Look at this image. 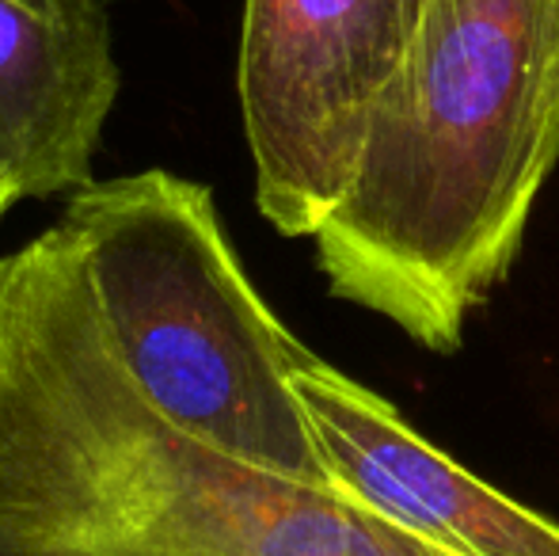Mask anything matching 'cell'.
Listing matches in <instances>:
<instances>
[{
    "label": "cell",
    "mask_w": 559,
    "mask_h": 556,
    "mask_svg": "<svg viewBox=\"0 0 559 556\" xmlns=\"http://www.w3.org/2000/svg\"><path fill=\"white\" fill-rule=\"evenodd\" d=\"M556 164L559 0H427L358 171L312 233L320 275L453 355Z\"/></svg>",
    "instance_id": "1"
},
{
    "label": "cell",
    "mask_w": 559,
    "mask_h": 556,
    "mask_svg": "<svg viewBox=\"0 0 559 556\" xmlns=\"http://www.w3.org/2000/svg\"><path fill=\"white\" fill-rule=\"evenodd\" d=\"M61 225L111 351L164 416L248 465L335 488L294 389L317 355L251 286L210 187L164 168L92 179Z\"/></svg>",
    "instance_id": "2"
},
{
    "label": "cell",
    "mask_w": 559,
    "mask_h": 556,
    "mask_svg": "<svg viewBox=\"0 0 559 556\" xmlns=\"http://www.w3.org/2000/svg\"><path fill=\"white\" fill-rule=\"evenodd\" d=\"M412 31L407 0H243V134L282 237H312L350 187Z\"/></svg>",
    "instance_id": "3"
},
{
    "label": "cell",
    "mask_w": 559,
    "mask_h": 556,
    "mask_svg": "<svg viewBox=\"0 0 559 556\" xmlns=\"http://www.w3.org/2000/svg\"><path fill=\"white\" fill-rule=\"evenodd\" d=\"M332 484L453 556H559V522L472 476L396 404L312 358L294 378Z\"/></svg>",
    "instance_id": "4"
},
{
    "label": "cell",
    "mask_w": 559,
    "mask_h": 556,
    "mask_svg": "<svg viewBox=\"0 0 559 556\" xmlns=\"http://www.w3.org/2000/svg\"><path fill=\"white\" fill-rule=\"evenodd\" d=\"M118 84L104 0H0V164L20 199L96 179Z\"/></svg>",
    "instance_id": "5"
},
{
    "label": "cell",
    "mask_w": 559,
    "mask_h": 556,
    "mask_svg": "<svg viewBox=\"0 0 559 556\" xmlns=\"http://www.w3.org/2000/svg\"><path fill=\"white\" fill-rule=\"evenodd\" d=\"M15 199H20V191H15L12 176H8V168H4V164H0V217H4V210L12 206Z\"/></svg>",
    "instance_id": "6"
},
{
    "label": "cell",
    "mask_w": 559,
    "mask_h": 556,
    "mask_svg": "<svg viewBox=\"0 0 559 556\" xmlns=\"http://www.w3.org/2000/svg\"><path fill=\"white\" fill-rule=\"evenodd\" d=\"M407 4H412V12H415V20H419V12H423V4H427V0H407Z\"/></svg>",
    "instance_id": "7"
}]
</instances>
